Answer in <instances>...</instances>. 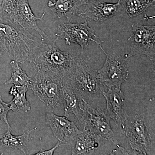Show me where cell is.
Instances as JSON below:
<instances>
[{
  "mask_svg": "<svg viewBox=\"0 0 155 155\" xmlns=\"http://www.w3.org/2000/svg\"><path fill=\"white\" fill-rule=\"evenodd\" d=\"M61 146L60 143L58 141V143L53 147L51 149L48 150H45L43 149L41 150L38 152L37 153H36L35 154L36 155H52L54 154L55 151L58 147Z\"/></svg>",
  "mask_w": 155,
  "mask_h": 155,
  "instance_id": "obj_23",
  "label": "cell"
},
{
  "mask_svg": "<svg viewBox=\"0 0 155 155\" xmlns=\"http://www.w3.org/2000/svg\"><path fill=\"white\" fill-rule=\"evenodd\" d=\"M81 59L70 75L69 80L80 93L84 99L93 101L102 94L104 86L97 78V71L87 66L88 59L84 54L80 55Z\"/></svg>",
  "mask_w": 155,
  "mask_h": 155,
  "instance_id": "obj_6",
  "label": "cell"
},
{
  "mask_svg": "<svg viewBox=\"0 0 155 155\" xmlns=\"http://www.w3.org/2000/svg\"><path fill=\"white\" fill-rule=\"evenodd\" d=\"M17 93L8 103L10 110L14 112L23 111L25 113L30 110V103L27 101L26 94L29 87L25 86H17Z\"/></svg>",
  "mask_w": 155,
  "mask_h": 155,
  "instance_id": "obj_19",
  "label": "cell"
},
{
  "mask_svg": "<svg viewBox=\"0 0 155 155\" xmlns=\"http://www.w3.org/2000/svg\"><path fill=\"white\" fill-rule=\"evenodd\" d=\"M35 72L30 86L34 94L53 112L64 107L63 78L38 69Z\"/></svg>",
  "mask_w": 155,
  "mask_h": 155,
  "instance_id": "obj_4",
  "label": "cell"
},
{
  "mask_svg": "<svg viewBox=\"0 0 155 155\" xmlns=\"http://www.w3.org/2000/svg\"><path fill=\"white\" fill-rule=\"evenodd\" d=\"M98 46L106 56L103 67L97 71V78L100 83L108 88H121L122 84L129 78V71L126 60L118 54H108L101 44Z\"/></svg>",
  "mask_w": 155,
  "mask_h": 155,
  "instance_id": "obj_7",
  "label": "cell"
},
{
  "mask_svg": "<svg viewBox=\"0 0 155 155\" xmlns=\"http://www.w3.org/2000/svg\"><path fill=\"white\" fill-rule=\"evenodd\" d=\"M0 61H1V58H0Z\"/></svg>",
  "mask_w": 155,
  "mask_h": 155,
  "instance_id": "obj_27",
  "label": "cell"
},
{
  "mask_svg": "<svg viewBox=\"0 0 155 155\" xmlns=\"http://www.w3.org/2000/svg\"><path fill=\"white\" fill-rule=\"evenodd\" d=\"M10 110L8 103L4 101L0 95V121L5 122L8 127H11L8 119V114Z\"/></svg>",
  "mask_w": 155,
  "mask_h": 155,
  "instance_id": "obj_22",
  "label": "cell"
},
{
  "mask_svg": "<svg viewBox=\"0 0 155 155\" xmlns=\"http://www.w3.org/2000/svg\"><path fill=\"white\" fill-rule=\"evenodd\" d=\"M73 155H92L101 147L99 142L88 130L84 129L69 146Z\"/></svg>",
  "mask_w": 155,
  "mask_h": 155,
  "instance_id": "obj_15",
  "label": "cell"
},
{
  "mask_svg": "<svg viewBox=\"0 0 155 155\" xmlns=\"http://www.w3.org/2000/svg\"><path fill=\"white\" fill-rule=\"evenodd\" d=\"M4 53L2 51L1 49H0V58L2 57V56L3 55V54Z\"/></svg>",
  "mask_w": 155,
  "mask_h": 155,
  "instance_id": "obj_25",
  "label": "cell"
},
{
  "mask_svg": "<svg viewBox=\"0 0 155 155\" xmlns=\"http://www.w3.org/2000/svg\"><path fill=\"white\" fill-rule=\"evenodd\" d=\"M80 123L99 142L101 146L107 142L117 143L110 124V118L106 111L94 107L84 100L83 114Z\"/></svg>",
  "mask_w": 155,
  "mask_h": 155,
  "instance_id": "obj_5",
  "label": "cell"
},
{
  "mask_svg": "<svg viewBox=\"0 0 155 155\" xmlns=\"http://www.w3.org/2000/svg\"><path fill=\"white\" fill-rule=\"evenodd\" d=\"M124 134L131 150L137 155H149L155 150L154 130L143 115L128 114L124 127Z\"/></svg>",
  "mask_w": 155,
  "mask_h": 155,
  "instance_id": "obj_3",
  "label": "cell"
},
{
  "mask_svg": "<svg viewBox=\"0 0 155 155\" xmlns=\"http://www.w3.org/2000/svg\"><path fill=\"white\" fill-rule=\"evenodd\" d=\"M132 34L127 39L130 52L129 58L137 55H144L151 61L155 58V26L135 22L132 25Z\"/></svg>",
  "mask_w": 155,
  "mask_h": 155,
  "instance_id": "obj_8",
  "label": "cell"
},
{
  "mask_svg": "<svg viewBox=\"0 0 155 155\" xmlns=\"http://www.w3.org/2000/svg\"><path fill=\"white\" fill-rule=\"evenodd\" d=\"M55 39L41 41L34 52L30 63L35 69L58 75L62 78L68 77L80 61L81 56L72 55L61 51L56 44Z\"/></svg>",
  "mask_w": 155,
  "mask_h": 155,
  "instance_id": "obj_2",
  "label": "cell"
},
{
  "mask_svg": "<svg viewBox=\"0 0 155 155\" xmlns=\"http://www.w3.org/2000/svg\"><path fill=\"white\" fill-rule=\"evenodd\" d=\"M83 2L82 0H48V6L58 18L65 17L70 22L72 17L77 15Z\"/></svg>",
  "mask_w": 155,
  "mask_h": 155,
  "instance_id": "obj_16",
  "label": "cell"
},
{
  "mask_svg": "<svg viewBox=\"0 0 155 155\" xmlns=\"http://www.w3.org/2000/svg\"><path fill=\"white\" fill-rule=\"evenodd\" d=\"M122 7V1L120 0L115 4L103 2L98 0L84 1L76 16L84 18L86 22L101 23L118 15Z\"/></svg>",
  "mask_w": 155,
  "mask_h": 155,
  "instance_id": "obj_10",
  "label": "cell"
},
{
  "mask_svg": "<svg viewBox=\"0 0 155 155\" xmlns=\"http://www.w3.org/2000/svg\"><path fill=\"white\" fill-rule=\"evenodd\" d=\"M56 35L57 38L65 40L66 44L75 43L79 45L81 48V55L84 54V50L91 42H94L98 45L103 42L97 41L94 38H99L96 35L93 28L88 26V22L86 21L83 23L69 22L59 24Z\"/></svg>",
  "mask_w": 155,
  "mask_h": 155,
  "instance_id": "obj_9",
  "label": "cell"
},
{
  "mask_svg": "<svg viewBox=\"0 0 155 155\" xmlns=\"http://www.w3.org/2000/svg\"><path fill=\"white\" fill-rule=\"evenodd\" d=\"M82 1H84V2H87V1H90V0H82Z\"/></svg>",
  "mask_w": 155,
  "mask_h": 155,
  "instance_id": "obj_26",
  "label": "cell"
},
{
  "mask_svg": "<svg viewBox=\"0 0 155 155\" xmlns=\"http://www.w3.org/2000/svg\"><path fill=\"white\" fill-rule=\"evenodd\" d=\"M64 116L69 118L73 114L79 122L83 114L84 99L80 93L67 78L62 79Z\"/></svg>",
  "mask_w": 155,
  "mask_h": 155,
  "instance_id": "obj_13",
  "label": "cell"
},
{
  "mask_svg": "<svg viewBox=\"0 0 155 155\" xmlns=\"http://www.w3.org/2000/svg\"><path fill=\"white\" fill-rule=\"evenodd\" d=\"M17 13L15 17V21L25 29L36 31L41 37L42 41L49 39L47 35L40 29L38 25L37 21L43 20L45 13L41 17H37L33 14L29 5V0H17Z\"/></svg>",
  "mask_w": 155,
  "mask_h": 155,
  "instance_id": "obj_14",
  "label": "cell"
},
{
  "mask_svg": "<svg viewBox=\"0 0 155 155\" xmlns=\"http://www.w3.org/2000/svg\"><path fill=\"white\" fill-rule=\"evenodd\" d=\"M17 8V0H0V13H5L14 20Z\"/></svg>",
  "mask_w": 155,
  "mask_h": 155,
  "instance_id": "obj_21",
  "label": "cell"
},
{
  "mask_svg": "<svg viewBox=\"0 0 155 155\" xmlns=\"http://www.w3.org/2000/svg\"><path fill=\"white\" fill-rule=\"evenodd\" d=\"M36 128V127H35L25 133L24 132L21 135L16 136L11 133V127H8L6 133L0 134V147L19 150L25 154L27 145L28 141L31 139V133Z\"/></svg>",
  "mask_w": 155,
  "mask_h": 155,
  "instance_id": "obj_17",
  "label": "cell"
},
{
  "mask_svg": "<svg viewBox=\"0 0 155 155\" xmlns=\"http://www.w3.org/2000/svg\"><path fill=\"white\" fill-rule=\"evenodd\" d=\"M17 93V87L16 85H14L11 87L9 91V93L11 95L14 96Z\"/></svg>",
  "mask_w": 155,
  "mask_h": 155,
  "instance_id": "obj_24",
  "label": "cell"
},
{
  "mask_svg": "<svg viewBox=\"0 0 155 155\" xmlns=\"http://www.w3.org/2000/svg\"><path fill=\"white\" fill-rule=\"evenodd\" d=\"M102 94L106 100V113L116 125L122 129L128 114L125 96L121 88H108L107 91H103Z\"/></svg>",
  "mask_w": 155,
  "mask_h": 155,
  "instance_id": "obj_12",
  "label": "cell"
},
{
  "mask_svg": "<svg viewBox=\"0 0 155 155\" xmlns=\"http://www.w3.org/2000/svg\"><path fill=\"white\" fill-rule=\"evenodd\" d=\"M155 0H126L125 11L130 18L144 13L150 7H154Z\"/></svg>",
  "mask_w": 155,
  "mask_h": 155,
  "instance_id": "obj_20",
  "label": "cell"
},
{
  "mask_svg": "<svg viewBox=\"0 0 155 155\" xmlns=\"http://www.w3.org/2000/svg\"><path fill=\"white\" fill-rule=\"evenodd\" d=\"M46 124L51 128L60 145L70 146L81 130L74 122L65 116H58L54 112L46 109Z\"/></svg>",
  "mask_w": 155,
  "mask_h": 155,
  "instance_id": "obj_11",
  "label": "cell"
},
{
  "mask_svg": "<svg viewBox=\"0 0 155 155\" xmlns=\"http://www.w3.org/2000/svg\"><path fill=\"white\" fill-rule=\"evenodd\" d=\"M120 1H122V0H120Z\"/></svg>",
  "mask_w": 155,
  "mask_h": 155,
  "instance_id": "obj_28",
  "label": "cell"
},
{
  "mask_svg": "<svg viewBox=\"0 0 155 155\" xmlns=\"http://www.w3.org/2000/svg\"><path fill=\"white\" fill-rule=\"evenodd\" d=\"M10 64L12 69L11 75L10 79L6 81V84H12L16 86H27L30 89L33 81L32 78L28 77L17 61L12 60Z\"/></svg>",
  "mask_w": 155,
  "mask_h": 155,
  "instance_id": "obj_18",
  "label": "cell"
},
{
  "mask_svg": "<svg viewBox=\"0 0 155 155\" xmlns=\"http://www.w3.org/2000/svg\"><path fill=\"white\" fill-rule=\"evenodd\" d=\"M41 42L5 13H0V49L11 60L30 62Z\"/></svg>",
  "mask_w": 155,
  "mask_h": 155,
  "instance_id": "obj_1",
  "label": "cell"
}]
</instances>
